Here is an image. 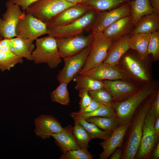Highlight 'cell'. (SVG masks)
<instances>
[{
	"label": "cell",
	"mask_w": 159,
	"mask_h": 159,
	"mask_svg": "<svg viewBox=\"0 0 159 159\" xmlns=\"http://www.w3.org/2000/svg\"><path fill=\"white\" fill-rule=\"evenodd\" d=\"M153 93L145 100L135 111L130 123L121 159H135L142 135L144 120L155 95Z\"/></svg>",
	"instance_id": "1"
},
{
	"label": "cell",
	"mask_w": 159,
	"mask_h": 159,
	"mask_svg": "<svg viewBox=\"0 0 159 159\" xmlns=\"http://www.w3.org/2000/svg\"><path fill=\"white\" fill-rule=\"evenodd\" d=\"M154 92L152 87H144L137 90L124 100L113 102L111 107L115 111L120 125L130 123L138 108Z\"/></svg>",
	"instance_id": "2"
},
{
	"label": "cell",
	"mask_w": 159,
	"mask_h": 159,
	"mask_svg": "<svg viewBox=\"0 0 159 159\" xmlns=\"http://www.w3.org/2000/svg\"><path fill=\"white\" fill-rule=\"evenodd\" d=\"M35 48L32 52L33 61L36 64L44 63L55 68L62 62L55 38L48 35L36 40Z\"/></svg>",
	"instance_id": "3"
},
{
	"label": "cell",
	"mask_w": 159,
	"mask_h": 159,
	"mask_svg": "<svg viewBox=\"0 0 159 159\" xmlns=\"http://www.w3.org/2000/svg\"><path fill=\"white\" fill-rule=\"evenodd\" d=\"M76 5L66 0H39L25 10L45 24L67 9Z\"/></svg>",
	"instance_id": "4"
},
{
	"label": "cell",
	"mask_w": 159,
	"mask_h": 159,
	"mask_svg": "<svg viewBox=\"0 0 159 159\" xmlns=\"http://www.w3.org/2000/svg\"><path fill=\"white\" fill-rule=\"evenodd\" d=\"M97 12L91 9L84 16L67 24L47 28L48 35L55 38H66L81 34L85 30L91 29Z\"/></svg>",
	"instance_id": "5"
},
{
	"label": "cell",
	"mask_w": 159,
	"mask_h": 159,
	"mask_svg": "<svg viewBox=\"0 0 159 159\" xmlns=\"http://www.w3.org/2000/svg\"><path fill=\"white\" fill-rule=\"evenodd\" d=\"M92 32L94 39L91 51L85 64L78 73L85 72L102 63L112 43V42L105 37L102 32L92 31Z\"/></svg>",
	"instance_id": "6"
},
{
	"label": "cell",
	"mask_w": 159,
	"mask_h": 159,
	"mask_svg": "<svg viewBox=\"0 0 159 159\" xmlns=\"http://www.w3.org/2000/svg\"><path fill=\"white\" fill-rule=\"evenodd\" d=\"M155 121L153 113L150 108L144 120L142 135L135 159L150 158L153 150L158 141L154 133Z\"/></svg>",
	"instance_id": "7"
},
{
	"label": "cell",
	"mask_w": 159,
	"mask_h": 159,
	"mask_svg": "<svg viewBox=\"0 0 159 159\" xmlns=\"http://www.w3.org/2000/svg\"><path fill=\"white\" fill-rule=\"evenodd\" d=\"M55 39L59 55L63 59L75 55L91 45L94 39V36L92 32L87 35L80 34Z\"/></svg>",
	"instance_id": "8"
},
{
	"label": "cell",
	"mask_w": 159,
	"mask_h": 159,
	"mask_svg": "<svg viewBox=\"0 0 159 159\" xmlns=\"http://www.w3.org/2000/svg\"><path fill=\"white\" fill-rule=\"evenodd\" d=\"M6 11L0 17V37L3 38L16 37V29L20 20L26 14L18 5L8 0Z\"/></svg>",
	"instance_id": "9"
},
{
	"label": "cell",
	"mask_w": 159,
	"mask_h": 159,
	"mask_svg": "<svg viewBox=\"0 0 159 159\" xmlns=\"http://www.w3.org/2000/svg\"><path fill=\"white\" fill-rule=\"evenodd\" d=\"M16 33V37L33 42L41 36L48 34V30L45 23L26 13L18 23Z\"/></svg>",
	"instance_id": "10"
},
{
	"label": "cell",
	"mask_w": 159,
	"mask_h": 159,
	"mask_svg": "<svg viewBox=\"0 0 159 159\" xmlns=\"http://www.w3.org/2000/svg\"><path fill=\"white\" fill-rule=\"evenodd\" d=\"M91 48V45L75 55L63 58L64 67L57 76L59 82L69 83L72 80L85 64Z\"/></svg>",
	"instance_id": "11"
},
{
	"label": "cell",
	"mask_w": 159,
	"mask_h": 159,
	"mask_svg": "<svg viewBox=\"0 0 159 159\" xmlns=\"http://www.w3.org/2000/svg\"><path fill=\"white\" fill-rule=\"evenodd\" d=\"M130 7L129 3L110 10L97 12L91 30L102 32L111 24L130 15Z\"/></svg>",
	"instance_id": "12"
},
{
	"label": "cell",
	"mask_w": 159,
	"mask_h": 159,
	"mask_svg": "<svg viewBox=\"0 0 159 159\" xmlns=\"http://www.w3.org/2000/svg\"><path fill=\"white\" fill-rule=\"evenodd\" d=\"M130 124L120 125L100 143L103 149V151L99 155L100 159L108 158L116 149L121 148Z\"/></svg>",
	"instance_id": "13"
},
{
	"label": "cell",
	"mask_w": 159,
	"mask_h": 159,
	"mask_svg": "<svg viewBox=\"0 0 159 159\" xmlns=\"http://www.w3.org/2000/svg\"><path fill=\"white\" fill-rule=\"evenodd\" d=\"M90 9L83 3L76 4L62 11L46 25L49 28L67 24L81 18Z\"/></svg>",
	"instance_id": "14"
},
{
	"label": "cell",
	"mask_w": 159,
	"mask_h": 159,
	"mask_svg": "<svg viewBox=\"0 0 159 159\" xmlns=\"http://www.w3.org/2000/svg\"><path fill=\"white\" fill-rule=\"evenodd\" d=\"M34 123L35 134L43 139L48 138L64 129L59 121L51 115H42L34 119Z\"/></svg>",
	"instance_id": "15"
},
{
	"label": "cell",
	"mask_w": 159,
	"mask_h": 159,
	"mask_svg": "<svg viewBox=\"0 0 159 159\" xmlns=\"http://www.w3.org/2000/svg\"><path fill=\"white\" fill-rule=\"evenodd\" d=\"M103 82L104 88L112 96L113 102L124 100L137 91L134 85L120 80H105Z\"/></svg>",
	"instance_id": "16"
},
{
	"label": "cell",
	"mask_w": 159,
	"mask_h": 159,
	"mask_svg": "<svg viewBox=\"0 0 159 159\" xmlns=\"http://www.w3.org/2000/svg\"><path fill=\"white\" fill-rule=\"evenodd\" d=\"M134 26L131 16L130 15L114 22L102 33L113 42L125 36L130 35Z\"/></svg>",
	"instance_id": "17"
},
{
	"label": "cell",
	"mask_w": 159,
	"mask_h": 159,
	"mask_svg": "<svg viewBox=\"0 0 159 159\" xmlns=\"http://www.w3.org/2000/svg\"><path fill=\"white\" fill-rule=\"evenodd\" d=\"M77 74L88 76L101 81L123 79L122 74L115 66L103 63L86 71Z\"/></svg>",
	"instance_id": "18"
},
{
	"label": "cell",
	"mask_w": 159,
	"mask_h": 159,
	"mask_svg": "<svg viewBox=\"0 0 159 159\" xmlns=\"http://www.w3.org/2000/svg\"><path fill=\"white\" fill-rule=\"evenodd\" d=\"M130 37V35H127L113 42L103 63L113 66L117 64L122 56L130 49L128 45Z\"/></svg>",
	"instance_id": "19"
},
{
	"label": "cell",
	"mask_w": 159,
	"mask_h": 159,
	"mask_svg": "<svg viewBox=\"0 0 159 159\" xmlns=\"http://www.w3.org/2000/svg\"><path fill=\"white\" fill-rule=\"evenodd\" d=\"M58 146L63 152L81 149L78 145L73 132V127L69 125L59 132L52 134Z\"/></svg>",
	"instance_id": "20"
},
{
	"label": "cell",
	"mask_w": 159,
	"mask_h": 159,
	"mask_svg": "<svg viewBox=\"0 0 159 159\" xmlns=\"http://www.w3.org/2000/svg\"><path fill=\"white\" fill-rule=\"evenodd\" d=\"M35 48L33 41L19 37L10 39V50L16 56L33 61L32 52Z\"/></svg>",
	"instance_id": "21"
},
{
	"label": "cell",
	"mask_w": 159,
	"mask_h": 159,
	"mask_svg": "<svg viewBox=\"0 0 159 159\" xmlns=\"http://www.w3.org/2000/svg\"><path fill=\"white\" fill-rule=\"evenodd\" d=\"M159 29V16L154 13L143 16L135 25L130 36L151 34Z\"/></svg>",
	"instance_id": "22"
},
{
	"label": "cell",
	"mask_w": 159,
	"mask_h": 159,
	"mask_svg": "<svg viewBox=\"0 0 159 159\" xmlns=\"http://www.w3.org/2000/svg\"><path fill=\"white\" fill-rule=\"evenodd\" d=\"M129 3L134 26L143 16L154 13L149 0H132Z\"/></svg>",
	"instance_id": "23"
},
{
	"label": "cell",
	"mask_w": 159,
	"mask_h": 159,
	"mask_svg": "<svg viewBox=\"0 0 159 159\" xmlns=\"http://www.w3.org/2000/svg\"><path fill=\"white\" fill-rule=\"evenodd\" d=\"M150 34H140L130 37L128 40L130 49L138 52L140 59L144 60L147 56V51Z\"/></svg>",
	"instance_id": "24"
},
{
	"label": "cell",
	"mask_w": 159,
	"mask_h": 159,
	"mask_svg": "<svg viewBox=\"0 0 159 159\" xmlns=\"http://www.w3.org/2000/svg\"><path fill=\"white\" fill-rule=\"evenodd\" d=\"M132 0H86L83 4L97 13L117 8Z\"/></svg>",
	"instance_id": "25"
},
{
	"label": "cell",
	"mask_w": 159,
	"mask_h": 159,
	"mask_svg": "<svg viewBox=\"0 0 159 159\" xmlns=\"http://www.w3.org/2000/svg\"><path fill=\"white\" fill-rule=\"evenodd\" d=\"M73 79L76 82L75 88L79 91L84 90L89 92L104 88L103 81L88 76L77 74Z\"/></svg>",
	"instance_id": "26"
},
{
	"label": "cell",
	"mask_w": 159,
	"mask_h": 159,
	"mask_svg": "<svg viewBox=\"0 0 159 159\" xmlns=\"http://www.w3.org/2000/svg\"><path fill=\"white\" fill-rule=\"evenodd\" d=\"M69 115L74 121L77 122L84 127L89 134L91 140L98 138L103 140L111 133L103 131L94 124L87 122L85 119L76 114L74 112Z\"/></svg>",
	"instance_id": "27"
},
{
	"label": "cell",
	"mask_w": 159,
	"mask_h": 159,
	"mask_svg": "<svg viewBox=\"0 0 159 159\" xmlns=\"http://www.w3.org/2000/svg\"><path fill=\"white\" fill-rule=\"evenodd\" d=\"M85 120L87 122L94 124L101 130L110 133L120 125L115 115L109 117H92Z\"/></svg>",
	"instance_id": "28"
},
{
	"label": "cell",
	"mask_w": 159,
	"mask_h": 159,
	"mask_svg": "<svg viewBox=\"0 0 159 159\" xmlns=\"http://www.w3.org/2000/svg\"><path fill=\"white\" fill-rule=\"evenodd\" d=\"M124 61L127 68L134 75L143 81L148 80L147 75L143 67L132 55H127L125 56Z\"/></svg>",
	"instance_id": "29"
},
{
	"label": "cell",
	"mask_w": 159,
	"mask_h": 159,
	"mask_svg": "<svg viewBox=\"0 0 159 159\" xmlns=\"http://www.w3.org/2000/svg\"><path fill=\"white\" fill-rule=\"evenodd\" d=\"M59 85L50 94L52 101L62 105H67L70 102L69 94L67 89L68 83L61 82Z\"/></svg>",
	"instance_id": "30"
},
{
	"label": "cell",
	"mask_w": 159,
	"mask_h": 159,
	"mask_svg": "<svg viewBox=\"0 0 159 159\" xmlns=\"http://www.w3.org/2000/svg\"><path fill=\"white\" fill-rule=\"evenodd\" d=\"M22 58L19 57L10 51L0 52V70L3 72L9 70L18 63L23 62Z\"/></svg>",
	"instance_id": "31"
},
{
	"label": "cell",
	"mask_w": 159,
	"mask_h": 159,
	"mask_svg": "<svg viewBox=\"0 0 159 159\" xmlns=\"http://www.w3.org/2000/svg\"><path fill=\"white\" fill-rule=\"evenodd\" d=\"M73 132L76 141L81 149L88 150L90 137L84 127L76 121L73 127Z\"/></svg>",
	"instance_id": "32"
},
{
	"label": "cell",
	"mask_w": 159,
	"mask_h": 159,
	"mask_svg": "<svg viewBox=\"0 0 159 159\" xmlns=\"http://www.w3.org/2000/svg\"><path fill=\"white\" fill-rule=\"evenodd\" d=\"M75 113L83 118L86 119L92 117H109L115 115V111L111 106L103 105L95 110L91 112L80 113Z\"/></svg>",
	"instance_id": "33"
},
{
	"label": "cell",
	"mask_w": 159,
	"mask_h": 159,
	"mask_svg": "<svg viewBox=\"0 0 159 159\" xmlns=\"http://www.w3.org/2000/svg\"><path fill=\"white\" fill-rule=\"evenodd\" d=\"M92 99L106 106H111L113 102L112 95L104 88L89 92Z\"/></svg>",
	"instance_id": "34"
},
{
	"label": "cell",
	"mask_w": 159,
	"mask_h": 159,
	"mask_svg": "<svg viewBox=\"0 0 159 159\" xmlns=\"http://www.w3.org/2000/svg\"><path fill=\"white\" fill-rule=\"evenodd\" d=\"M151 54L155 60L159 58V31L151 34L148 43L147 54Z\"/></svg>",
	"instance_id": "35"
},
{
	"label": "cell",
	"mask_w": 159,
	"mask_h": 159,
	"mask_svg": "<svg viewBox=\"0 0 159 159\" xmlns=\"http://www.w3.org/2000/svg\"><path fill=\"white\" fill-rule=\"evenodd\" d=\"M60 159H92V156L88 150L80 149L64 153Z\"/></svg>",
	"instance_id": "36"
},
{
	"label": "cell",
	"mask_w": 159,
	"mask_h": 159,
	"mask_svg": "<svg viewBox=\"0 0 159 159\" xmlns=\"http://www.w3.org/2000/svg\"><path fill=\"white\" fill-rule=\"evenodd\" d=\"M79 95L81 99L79 102L80 109L78 112H80L89 105L92 99L89 92L84 90H79Z\"/></svg>",
	"instance_id": "37"
},
{
	"label": "cell",
	"mask_w": 159,
	"mask_h": 159,
	"mask_svg": "<svg viewBox=\"0 0 159 159\" xmlns=\"http://www.w3.org/2000/svg\"><path fill=\"white\" fill-rule=\"evenodd\" d=\"M153 111L155 121L159 117V90L156 94L154 99L150 107Z\"/></svg>",
	"instance_id": "38"
},
{
	"label": "cell",
	"mask_w": 159,
	"mask_h": 159,
	"mask_svg": "<svg viewBox=\"0 0 159 159\" xmlns=\"http://www.w3.org/2000/svg\"><path fill=\"white\" fill-rule=\"evenodd\" d=\"M103 105L92 99L89 104L82 112L80 113H85L93 111L101 107Z\"/></svg>",
	"instance_id": "39"
},
{
	"label": "cell",
	"mask_w": 159,
	"mask_h": 159,
	"mask_svg": "<svg viewBox=\"0 0 159 159\" xmlns=\"http://www.w3.org/2000/svg\"><path fill=\"white\" fill-rule=\"evenodd\" d=\"M12 3L16 4L23 10L25 11L32 3L39 0H8Z\"/></svg>",
	"instance_id": "40"
},
{
	"label": "cell",
	"mask_w": 159,
	"mask_h": 159,
	"mask_svg": "<svg viewBox=\"0 0 159 159\" xmlns=\"http://www.w3.org/2000/svg\"><path fill=\"white\" fill-rule=\"evenodd\" d=\"M11 39L4 38L3 40L0 41V52H6L10 51Z\"/></svg>",
	"instance_id": "41"
},
{
	"label": "cell",
	"mask_w": 159,
	"mask_h": 159,
	"mask_svg": "<svg viewBox=\"0 0 159 159\" xmlns=\"http://www.w3.org/2000/svg\"><path fill=\"white\" fill-rule=\"evenodd\" d=\"M123 150L121 148L116 149L111 155L110 159H121L122 155Z\"/></svg>",
	"instance_id": "42"
},
{
	"label": "cell",
	"mask_w": 159,
	"mask_h": 159,
	"mask_svg": "<svg viewBox=\"0 0 159 159\" xmlns=\"http://www.w3.org/2000/svg\"><path fill=\"white\" fill-rule=\"evenodd\" d=\"M149 1L153 9L154 13L159 16V0H149Z\"/></svg>",
	"instance_id": "43"
},
{
	"label": "cell",
	"mask_w": 159,
	"mask_h": 159,
	"mask_svg": "<svg viewBox=\"0 0 159 159\" xmlns=\"http://www.w3.org/2000/svg\"><path fill=\"white\" fill-rule=\"evenodd\" d=\"M158 159L159 158V142H158L156 146L153 150L150 158Z\"/></svg>",
	"instance_id": "44"
},
{
	"label": "cell",
	"mask_w": 159,
	"mask_h": 159,
	"mask_svg": "<svg viewBox=\"0 0 159 159\" xmlns=\"http://www.w3.org/2000/svg\"><path fill=\"white\" fill-rule=\"evenodd\" d=\"M154 131L156 139L158 141L159 138V117L155 121L154 125Z\"/></svg>",
	"instance_id": "45"
},
{
	"label": "cell",
	"mask_w": 159,
	"mask_h": 159,
	"mask_svg": "<svg viewBox=\"0 0 159 159\" xmlns=\"http://www.w3.org/2000/svg\"><path fill=\"white\" fill-rule=\"evenodd\" d=\"M67 2L74 4H77L82 3L86 0H66Z\"/></svg>",
	"instance_id": "46"
}]
</instances>
